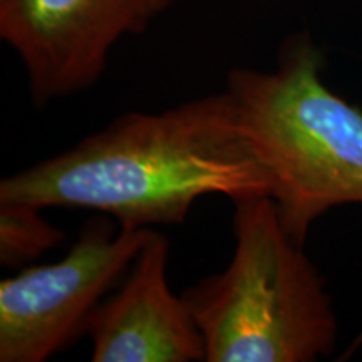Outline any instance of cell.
Instances as JSON below:
<instances>
[{
    "label": "cell",
    "instance_id": "9c48e42d",
    "mask_svg": "<svg viewBox=\"0 0 362 362\" xmlns=\"http://www.w3.org/2000/svg\"><path fill=\"white\" fill-rule=\"evenodd\" d=\"M359 342H362V336H361V337H359Z\"/></svg>",
    "mask_w": 362,
    "mask_h": 362
},
{
    "label": "cell",
    "instance_id": "52a82bcc",
    "mask_svg": "<svg viewBox=\"0 0 362 362\" xmlns=\"http://www.w3.org/2000/svg\"><path fill=\"white\" fill-rule=\"evenodd\" d=\"M64 233L42 216V208L0 202V264L22 267L57 245Z\"/></svg>",
    "mask_w": 362,
    "mask_h": 362
},
{
    "label": "cell",
    "instance_id": "3957f363",
    "mask_svg": "<svg viewBox=\"0 0 362 362\" xmlns=\"http://www.w3.org/2000/svg\"><path fill=\"white\" fill-rule=\"evenodd\" d=\"M235 250L220 274L183 292L206 362H310L329 356L337 322L304 245L272 197L232 202Z\"/></svg>",
    "mask_w": 362,
    "mask_h": 362
},
{
    "label": "cell",
    "instance_id": "6da1fadb",
    "mask_svg": "<svg viewBox=\"0 0 362 362\" xmlns=\"http://www.w3.org/2000/svg\"><path fill=\"white\" fill-rule=\"evenodd\" d=\"M208 194L272 197L228 90L161 112H126L0 181V202L94 210L123 228L180 225Z\"/></svg>",
    "mask_w": 362,
    "mask_h": 362
},
{
    "label": "cell",
    "instance_id": "ba28073f",
    "mask_svg": "<svg viewBox=\"0 0 362 362\" xmlns=\"http://www.w3.org/2000/svg\"><path fill=\"white\" fill-rule=\"evenodd\" d=\"M173 2L176 0H139V21H141L143 30L146 29L149 21L166 11Z\"/></svg>",
    "mask_w": 362,
    "mask_h": 362
},
{
    "label": "cell",
    "instance_id": "7a4b0ae2",
    "mask_svg": "<svg viewBox=\"0 0 362 362\" xmlns=\"http://www.w3.org/2000/svg\"><path fill=\"white\" fill-rule=\"evenodd\" d=\"M226 90L296 242L325 211L362 205V111L324 84L307 35L284 45L274 71L230 72Z\"/></svg>",
    "mask_w": 362,
    "mask_h": 362
},
{
    "label": "cell",
    "instance_id": "277c9868",
    "mask_svg": "<svg viewBox=\"0 0 362 362\" xmlns=\"http://www.w3.org/2000/svg\"><path fill=\"white\" fill-rule=\"evenodd\" d=\"M155 235L90 220L61 260L0 284V361L44 362L84 332L101 297Z\"/></svg>",
    "mask_w": 362,
    "mask_h": 362
},
{
    "label": "cell",
    "instance_id": "8992f818",
    "mask_svg": "<svg viewBox=\"0 0 362 362\" xmlns=\"http://www.w3.org/2000/svg\"><path fill=\"white\" fill-rule=\"evenodd\" d=\"M170 242L155 232L115 296L86 322L93 362L205 361V344L183 296L168 282Z\"/></svg>",
    "mask_w": 362,
    "mask_h": 362
},
{
    "label": "cell",
    "instance_id": "5b68a950",
    "mask_svg": "<svg viewBox=\"0 0 362 362\" xmlns=\"http://www.w3.org/2000/svg\"><path fill=\"white\" fill-rule=\"evenodd\" d=\"M139 33V0H0V37L37 107L93 88L117 40Z\"/></svg>",
    "mask_w": 362,
    "mask_h": 362
}]
</instances>
